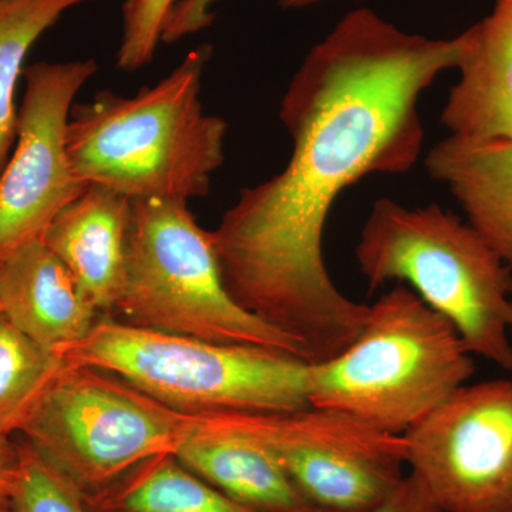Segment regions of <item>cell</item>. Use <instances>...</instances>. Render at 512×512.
<instances>
[{"instance_id": "20", "label": "cell", "mask_w": 512, "mask_h": 512, "mask_svg": "<svg viewBox=\"0 0 512 512\" xmlns=\"http://www.w3.org/2000/svg\"><path fill=\"white\" fill-rule=\"evenodd\" d=\"M178 0H123L121 3V39L116 67L133 73L144 69L163 43L168 15Z\"/></svg>"}, {"instance_id": "9", "label": "cell", "mask_w": 512, "mask_h": 512, "mask_svg": "<svg viewBox=\"0 0 512 512\" xmlns=\"http://www.w3.org/2000/svg\"><path fill=\"white\" fill-rule=\"evenodd\" d=\"M402 437L441 512H512V379L464 384Z\"/></svg>"}, {"instance_id": "13", "label": "cell", "mask_w": 512, "mask_h": 512, "mask_svg": "<svg viewBox=\"0 0 512 512\" xmlns=\"http://www.w3.org/2000/svg\"><path fill=\"white\" fill-rule=\"evenodd\" d=\"M0 308L23 335L53 355L83 339L101 318L42 239L0 258Z\"/></svg>"}, {"instance_id": "16", "label": "cell", "mask_w": 512, "mask_h": 512, "mask_svg": "<svg viewBox=\"0 0 512 512\" xmlns=\"http://www.w3.org/2000/svg\"><path fill=\"white\" fill-rule=\"evenodd\" d=\"M86 512H256L192 473L175 454H158L83 494Z\"/></svg>"}, {"instance_id": "15", "label": "cell", "mask_w": 512, "mask_h": 512, "mask_svg": "<svg viewBox=\"0 0 512 512\" xmlns=\"http://www.w3.org/2000/svg\"><path fill=\"white\" fill-rule=\"evenodd\" d=\"M175 457L235 503L256 512H322L309 503L265 448L238 434L195 426Z\"/></svg>"}, {"instance_id": "1", "label": "cell", "mask_w": 512, "mask_h": 512, "mask_svg": "<svg viewBox=\"0 0 512 512\" xmlns=\"http://www.w3.org/2000/svg\"><path fill=\"white\" fill-rule=\"evenodd\" d=\"M460 55V35L431 39L373 9L350 10L286 87L279 119L292 140L288 163L242 188L211 231L229 295L302 343L309 363L348 348L369 309L340 291L326 266L333 204L367 175L419 163L421 96Z\"/></svg>"}, {"instance_id": "8", "label": "cell", "mask_w": 512, "mask_h": 512, "mask_svg": "<svg viewBox=\"0 0 512 512\" xmlns=\"http://www.w3.org/2000/svg\"><path fill=\"white\" fill-rule=\"evenodd\" d=\"M195 426L238 434L265 448L303 497L322 512H367L406 477L403 437L348 413L308 406L291 412L187 414Z\"/></svg>"}, {"instance_id": "4", "label": "cell", "mask_w": 512, "mask_h": 512, "mask_svg": "<svg viewBox=\"0 0 512 512\" xmlns=\"http://www.w3.org/2000/svg\"><path fill=\"white\" fill-rule=\"evenodd\" d=\"M476 372L457 329L404 285L369 305L356 339L309 363V404L402 436Z\"/></svg>"}, {"instance_id": "19", "label": "cell", "mask_w": 512, "mask_h": 512, "mask_svg": "<svg viewBox=\"0 0 512 512\" xmlns=\"http://www.w3.org/2000/svg\"><path fill=\"white\" fill-rule=\"evenodd\" d=\"M20 471L13 493L12 512H86L83 493L59 468L19 441Z\"/></svg>"}, {"instance_id": "6", "label": "cell", "mask_w": 512, "mask_h": 512, "mask_svg": "<svg viewBox=\"0 0 512 512\" xmlns=\"http://www.w3.org/2000/svg\"><path fill=\"white\" fill-rule=\"evenodd\" d=\"M104 318L208 342L279 350L309 362L302 343L229 295L211 231L198 224L187 202L133 201L123 284Z\"/></svg>"}, {"instance_id": "18", "label": "cell", "mask_w": 512, "mask_h": 512, "mask_svg": "<svg viewBox=\"0 0 512 512\" xmlns=\"http://www.w3.org/2000/svg\"><path fill=\"white\" fill-rule=\"evenodd\" d=\"M64 360L40 348L0 313V434L20 433Z\"/></svg>"}, {"instance_id": "21", "label": "cell", "mask_w": 512, "mask_h": 512, "mask_svg": "<svg viewBox=\"0 0 512 512\" xmlns=\"http://www.w3.org/2000/svg\"><path fill=\"white\" fill-rule=\"evenodd\" d=\"M218 0H178L168 15L163 32V43L173 45L185 37L197 35L202 30L210 28L215 20L212 12ZM326 0H279V6L285 10H301L312 8ZM363 2V0H353Z\"/></svg>"}, {"instance_id": "11", "label": "cell", "mask_w": 512, "mask_h": 512, "mask_svg": "<svg viewBox=\"0 0 512 512\" xmlns=\"http://www.w3.org/2000/svg\"><path fill=\"white\" fill-rule=\"evenodd\" d=\"M131 210L126 195L89 184L42 235L101 318L110 315L123 284Z\"/></svg>"}, {"instance_id": "23", "label": "cell", "mask_w": 512, "mask_h": 512, "mask_svg": "<svg viewBox=\"0 0 512 512\" xmlns=\"http://www.w3.org/2000/svg\"><path fill=\"white\" fill-rule=\"evenodd\" d=\"M20 471L19 443L0 434V507H10Z\"/></svg>"}, {"instance_id": "25", "label": "cell", "mask_w": 512, "mask_h": 512, "mask_svg": "<svg viewBox=\"0 0 512 512\" xmlns=\"http://www.w3.org/2000/svg\"><path fill=\"white\" fill-rule=\"evenodd\" d=\"M510 333H511V338H512V316H511Z\"/></svg>"}, {"instance_id": "5", "label": "cell", "mask_w": 512, "mask_h": 512, "mask_svg": "<svg viewBox=\"0 0 512 512\" xmlns=\"http://www.w3.org/2000/svg\"><path fill=\"white\" fill-rule=\"evenodd\" d=\"M57 357L126 380L184 414L291 412L311 406L309 362L259 346L227 345L100 318Z\"/></svg>"}, {"instance_id": "24", "label": "cell", "mask_w": 512, "mask_h": 512, "mask_svg": "<svg viewBox=\"0 0 512 512\" xmlns=\"http://www.w3.org/2000/svg\"><path fill=\"white\" fill-rule=\"evenodd\" d=\"M0 512H12V510H10V507H0Z\"/></svg>"}, {"instance_id": "2", "label": "cell", "mask_w": 512, "mask_h": 512, "mask_svg": "<svg viewBox=\"0 0 512 512\" xmlns=\"http://www.w3.org/2000/svg\"><path fill=\"white\" fill-rule=\"evenodd\" d=\"M212 47L192 49L173 72L134 96L97 93L74 104L67 150L74 174L130 200L187 202L208 195L225 161L228 123L205 111Z\"/></svg>"}, {"instance_id": "10", "label": "cell", "mask_w": 512, "mask_h": 512, "mask_svg": "<svg viewBox=\"0 0 512 512\" xmlns=\"http://www.w3.org/2000/svg\"><path fill=\"white\" fill-rule=\"evenodd\" d=\"M99 70L94 59L25 67L16 141L0 173V258L35 239L87 185L74 174L67 127L77 94Z\"/></svg>"}, {"instance_id": "14", "label": "cell", "mask_w": 512, "mask_h": 512, "mask_svg": "<svg viewBox=\"0 0 512 512\" xmlns=\"http://www.w3.org/2000/svg\"><path fill=\"white\" fill-rule=\"evenodd\" d=\"M424 165L512 271V137L468 141L447 136L430 148Z\"/></svg>"}, {"instance_id": "26", "label": "cell", "mask_w": 512, "mask_h": 512, "mask_svg": "<svg viewBox=\"0 0 512 512\" xmlns=\"http://www.w3.org/2000/svg\"><path fill=\"white\" fill-rule=\"evenodd\" d=\"M0 313H2V308H0Z\"/></svg>"}, {"instance_id": "17", "label": "cell", "mask_w": 512, "mask_h": 512, "mask_svg": "<svg viewBox=\"0 0 512 512\" xmlns=\"http://www.w3.org/2000/svg\"><path fill=\"white\" fill-rule=\"evenodd\" d=\"M94 0H0V173L16 141V90L30 49L64 13Z\"/></svg>"}, {"instance_id": "22", "label": "cell", "mask_w": 512, "mask_h": 512, "mask_svg": "<svg viewBox=\"0 0 512 512\" xmlns=\"http://www.w3.org/2000/svg\"><path fill=\"white\" fill-rule=\"evenodd\" d=\"M367 512H441L426 485L414 474H407L399 487L383 503Z\"/></svg>"}, {"instance_id": "7", "label": "cell", "mask_w": 512, "mask_h": 512, "mask_svg": "<svg viewBox=\"0 0 512 512\" xmlns=\"http://www.w3.org/2000/svg\"><path fill=\"white\" fill-rule=\"evenodd\" d=\"M20 433L83 494L187 439L184 413L120 377L64 362Z\"/></svg>"}, {"instance_id": "3", "label": "cell", "mask_w": 512, "mask_h": 512, "mask_svg": "<svg viewBox=\"0 0 512 512\" xmlns=\"http://www.w3.org/2000/svg\"><path fill=\"white\" fill-rule=\"evenodd\" d=\"M369 291L397 282L446 318L474 356L512 372V271L480 234L439 204L373 202L355 248Z\"/></svg>"}, {"instance_id": "12", "label": "cell", "mask_w": 512, "mask_h": 512, "mask_svg": "<svg viewBox=\"0 0 512 512\" xmlns=\"http://www.w3.org/2000/svg\"><path fill=\"white\" fill-rule=\"evenodd\" d=\"M460 37V77L441 111L448 137H512V0H495L493 10Z\"/></svg>"}]
</instances>
